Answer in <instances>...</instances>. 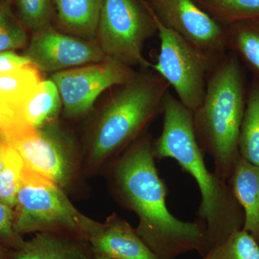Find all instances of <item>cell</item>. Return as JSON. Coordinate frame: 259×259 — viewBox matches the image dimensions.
<instances>
[{
  "label": "cell",
  "mask_w": 259,
  "mask_h": 259,
  "mask_svg": "<svg viewBox=\"0 0 259 259\" xmlns=\"http://www.w3.org/2000/svg\"><path fill=\"white\" fill-rule=\"evenodd\" d=\"M153 141L151 135H144L116 160L112 177L117 195L137 214L136 231L158 258L175 259L192 250L204 257L210 248L203 225L181 221L168 210V190L156 168Z\"/></svg>",
  "instance_id": "6da1fadb"
},
{
  "label": "cell",
  "mask_w": 259,
  "mask_h": 259,
  "mask_svg": "<svg viewBox=\"0 0 259 259\" xmlns=\"http://www.w3.org/2000/svg\"><path fill=\"white\" fill-rule=\"evenodd\" d=\"M162 115L161 134L153 141L155 157L175 160L197 182L201 194L197 220L205 228L212 249L243 228V209L228 182L206 166L204 153L194 133L193 112L168 93Z\"/></svg>",
  "instance_id": "7a4b0ae2"
},
{
  "label": "cell",
  "mask_w": 259,
  "mask_h": 259,
  "mask_svg": "<svg viewBox=\"0 0 259 259\" xmlns=\"http://www.w3.org/2000/svg\"><path fill=\"white\" fill-rule=\"evenodd\" d=\"M245 105L241 65L236 56L225 54L209 71L193 122L201 149L212 158L214 173L227 182L240 158L238 138Z\"/></svg>",
  "instance_id": "3957f363"
},
{
  "label": "cell",
  "mask_w": 259,
  "mask_h": 259,
  "mask_svg": "<svg viewBox=\"0 0 259 259\" xmlns=\"http://www.w3.org/2000/svg\"><path fill=\"white\" fill-rule=\"evenodd\" d=\"M170 86L154 73L138 74L115 93L100 114L92 140V161L102 163L144 136L163 112Z\"/></svg>",
  "instance_id": "277c9868"
},
{
  "label": "cell",
  "mask_w": 259,
  "mask_h": 259,
  "mask_svg": "<svg viewBox=\"0 0 259 259\" xmlns=\"http://www.w3.org/2000/svg\"><path fill=\"white\" fill-rule=\"evenodd\" d=\"M15 207L14 228L21 236L66 233L83 238L90 220L75 208L60 186L25 166Z\"/></svg>",
  "instance_id": "5b68a950"
},
{
  "label": "cell",
  "mask_w": 259,
  "mask_h": 259,
  "mask_svg": "<svg viewBox=\"0 0 259 259\" xmlns=\"http://www.w3.org/2000/svg\"><path fill=\"white\" fill-rule=\"evenodd\" d=\"M155 34L157 25L146 0H104L96 40L105 57L131 67L151 69L144 48Z\"/></svg>",
  "instance_id": "8992f818"
},
{
  "label": "cell",
  "mask_w": 259,
  "mask_h": 259,
  "mask_svg": "<svg viewBox=\"0 0 259 259\" xmlns=\"http://www.w3.org/2000/svg\"><path fill=\"white\" fill-rule=\"evenodd\" d=\"M153 15L160 50L151 69L166 80L185 107L195 111L203 100L209 71L218 60L194 47Z\"/></svg>",
  "instance_id": "52a82bcc"
},
{
  "label": "cell",
  "mask_w": 259,
  "mask_h": 259,
  "mask_svg": "<svg viewBox=\"0 0 259 259\" xmlns=\"http://www.w3.org/2000/svg\"><path fill=\"white\" fill-rule=\"evenodd\" d=\"M136 74L131 66L105 57L100 62L54 73L51 79L59 90L64 115L76 117L90 111L104 92L127 82Z\"/></svg>",
  "instance_id": "ba28073f"
},
{
  "label": "cell",
  "mask_w": 259,
  "mask_h": 259,
  "mask_svg": "<svg viewBox=\"0 0 259 259\" xmlns=\"http://www.w3.org/2000/svg\"><path fill=\"white\" fill-rule=\"evenodd\" d=\"M160 22L204 54L219 60L227 50L226 28L194 0H146Z\"/></svg>",
  "instance_id": "9c48e42d"
},
{
  "label": "cell",
  "mask_w": 259,
  "mask_h": 259,
  "mask_svg": "<svg viewBox=\"0 0 259 259\" xmlns=\"http://www.w3.org/2000/svg\"><path fill=\"white\" fill-rule=\"evenodd\" d=\"M24 56L39 71L53 74L105 58L96 39L65 33L51 25L33 32Z\"/></svg>",
  "instance_id": "30bf717a"
},
{
  "label": "cell",
  "mask_w": 259,
  "mask_h": 259,
  "mask_svg": "<svg viewBox=\"0 0 259 259\" xmlns=\"http://www.w3.org/2000/svg\"><path fill=\"white\" fill-rule=\"evenodd\" d=\"M23 159L24 166L61 187L67 185L72 160L69 142L53 125L35 130L11 145Z\"/></svg>",
  "instance_id": "8fae6325"
},
{
  "label": "cell",
  "mask_w": 259,
  "mask_h": 259,
  "mask_svg": "<svg viewBox=\"0 0 259 259\" xmlns=\"http://www.w3.org/2000/svg\"><path fill=\"white\" fill-rule=\"evenodd\" d=\"M95 254L114 259H161L128 223L113 214L106 222L90 220L83 231Z\"/></svg>",
  "instance_id": "7c38bea8"
},
{
  "label": "cell",
  "mask_w": 259,
  "mask_h": 259,
  "mask_svg": "<svg viewBox=\"0 0 259 259\" xmlns=\"http://www.w3.org/2000/svg\"><path fill=\"white\" fill-rule=\"evenodd\" d=\"M88 242L77 235L37 233L20 248L12 250L9 259H93Z\"/></svg>",
  "instance_id": "4fadbf2b"
},
{
  "label": "cell",
  "mask_w": 259,
  "mask_h": 259,
  "mask_svg": "<svg viewBox=\"0 0 259 259\" xmlns=\"http://www.w3.org/2000/svg\"><path fill=\"white\" fill-rule=\"evenodd\" d=\"M228 182L243 209L242 229L259 243V166L240 156Z\"/></svg>",
  "instance_id": "5bb4252c"
},
{
  "label": "cell",
  "mask_w": 259,
  "mask_h": 259,
  "mask_svg": "<svg viewBox=\"0 0 259 259\" xmlns=\"http://www.w3.org/2000/svg\"><path fill=\"white\" fill-rule=\"evenodd\" d=\"M53 1L56 21L65 33L83 38H96L104 0Z\"/></svg>",
  "instance_id": "9a60e30c"
},
{
  "label": "cell",
  "mask_w": 259,
  "mask_h": 259,
  "mask_svg": "<svg viewBox=\"0 0 259 259\" xmlns=\"http://www.w3.org/2000/svg\"><path fill=\"white\" fill-rule=\"evenodd\" d=\"M41 81L40 71L32 64L0 74V105L24 120V103Z\"/></svg>",
  "instance_id": "2e32d148"
},
{
  "label": "cell",
  "mask_w": 259,
  "mask_h": 259,
  "mask_svg": "<svg viewBox=\"0 0 259 259\" xmlns=\"http://www.w3.org/2000/svg\"><path fill=\"white\" fill-rule=\"evenodd\" d=\"M62 102L56 83L42 80L24 103L21 117L35 129L50 125L59 115Z\"/></svg>",
  "instance_id": "e0dca14e"
},
{
  "label": "cell",
  "mask_w": 259,
  "mask_h": 259,
  "mask_svg": "<svg viewBox=\"0 0 259 259\" xmlns=\"http://www.w3.org/2000/svg\"><path fill=\"white\" fill-rule=\"evenodd\" d=\"M226 28L227 49H231L259 76V19L232 24Z\"/></svg>",
  "instance_id": "ac0fdd59"
},
{
  "label": "cell",
  "mask_w": 259,
  "mask_h": 259,
  "mask_svg": "<svg viewBox=\"0 0 259 259\" xmlns=\"http://www.w3.org/2000/svg\"><path fill=\"white\" fill-rule=\"evenodd\" d=\"M238 151L242 158L259 166V83H253L246 99Z\"/></svg>",
  "instance_id": "d6986e66"
},
{
  "label": "cell",
  "mask_w": 259,
  "mask_h": 259,
  "mask_svg": "<svg viewBox=\"0 0 259 259\" xmlns=\"http://www.w3.org/2000/svg\"><path fill=\"white\" fill-rule=\"evenodd\" d=\"M218 23L226 27L258 20L259 0H194Z\"/></svg>",
  "instance_id": "ffe728a7"
},
{
  "label": "cell",
  "mask_w": 259,
  "mask_h": 259,
  "mask_svg": "<svg viewBox=\"0 0 259 259\" xmlns=\"http://www.w3.org/2000/svg\"><path fill=\"white\" fill-rule=\"evenodd\" d=\"M26 30L13 11V0H0V52L26 47Z\"/></svg>",
  "instance_id": "44dd1931"
},
{
  "label": "cell",
  "mask_w": 259,
  "mask_h": 259,
  "mask_svg": "<svg viewBox=\"0 0 259 259\" xmlns=\"http://www.w3.org/2000/svg\"><path fill=\"white\" fill-rule=\"evenodd\" d=\"M24 163L18 151L8 144L5 165L0 171V202L13 208L21 181Z\"/></svg>",
  "instance_id": "7402d4cb"
},
{
  "label": "cell",
  "mask_w": 259,
  "mask_h": 259,
  "mask_svg": "<svg viewBox=\"0 0 259 259\" xmlns=\"http://www.w3.org/2000/svg\"><path fill=\"white\" fill-rule=\"evenodd\" d=\"M212 259H259V243L248 232H234L222 244L209 250Z\"/></svg>",
  "instance_id": "603a6c76"
},
{
  "label": "cell",
  "mask_w": 259,
  "mask_h": 259,
  "mask_svg": "<svg viewBox=\"0 0 259 259\" xmlns=\"http://www.w3.org/2000/svg\"><path fill=\"white\" fill-rule=\"evenodd\" d=\"M13 3L20 21L32 32L51 25L54 15L53 0H13Z\"/></svg>",
  "instance_id": "cb8c5ba5"
},
{
  "label": "cell",
  "mask_w": 259,
  "mask_h": 259,
  "mask_svg": "<svg viewBox=\"0 0 259 259\" xmlns=\"http://www.w3.org/2000/svg\"><path fill=\"white\" fill-rule=\"evenodd\" d=\"M35 130L0 105V139L2 141L12 145Z\"/></svg>",
  "instance_id": "d4e9b609"
},
{
  "label": "cell",
  "mask_w": 259,
  "mask_h": 259,
  "mask_svg": "<svg viewBox=\"0 0 259 259\" xmlns=\"http://www.w3.org/2000/svg\"><path fill=\"white\" fill-rule=\"evenodd\" d=\"M14 221L13 208L0 202V241L12 250L18 249L25 241L15 231Z\"/></svg>",
  "instance_id": "484cf974"
},
{
  "label": "cell",
  "mask_w": 259,
  "mask_h": 259,
  "mask_svg": "<svg viewBox=\"0 0 259 259\" xmlns=\"http://www.w3.org/2000/svg\"><path fill=\"white\" fill-rule=\"evenodd\" d=\"M32 64L28 58L19 55L14 51L0 52V74L10 72Z\"/></svg>",
  "instance_id": "4316f807"
},
{
  "label": "cell",
  "mask_w": 259,
  "mask_h": 259,
  "mask_svg": "<svg viewBox=\"0 0 259 259\" xmlns=\"http://www.w3.org/2000/svg\"><path fill=\"white\" fill-rule=\"evenodd\" d=\"M8 145V143L5 142V141L0 139V171L3 169L5 165V154H6Z\"/></svg>",
  "instance_id": "83f0119b"
},
{
  "label": "cell",
  "mask_w": 259,
  "mask_h": 259,
  "mask_svg": "<svg viewBox=\"0 0 259 259\" xmlns=\"http://www.w3.org/2000/svg\"><path fill=\"white\" fill-rule=\"evenodd\" d=\"M0 259H9V253L7 251L4 244L0 241Z\"/></svg>",
  "instance_id": "f1b7e54d"
},
{
  "label": "cell",
  "mask_w": 259,
  "mask_h": 259,
  "mask_svg": "<svg viewBox=\"0 0 259 259\" xmlns=\"http://www.w3.org/2000/svg\"><path fill=\"white\" fill-rule=\"evenodd\" d=\"M93 259H114V258H107V257L101 256V255H96V254H95V253H94V258Z\"/></svg>",
  "instance_id": "f546056e"
},
{
  "label": "cell",
  "mask_w": 259,
  "mask_h": 259,
  "mask_svg": "<svg viewBox=\"0 0 259 259\" xmlns=\"http://www.w3.org/2000/svg\"><path fill=\"white\" fill-rule=\"evenodd\" d=\"M202 259H212V255H211L210 251H209L207 253V254L205 255V256L203 257Z\"/></svg>",
  "instance_id": "4dcf8cb0"
}]
</instances>
